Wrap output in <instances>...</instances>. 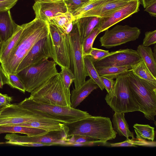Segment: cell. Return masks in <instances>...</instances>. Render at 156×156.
<instances>
[{"mask_svg": "<svg viewBox=\"0 0 156 156\" xmlns=\"http://www.w3.org/2000/svg\"><path fill=\"white\" fill-rule=\"evenodd\" d=\"M70 95V89L66 87L58 73L32 91L29 98L37 102L71 107Z\"/></svg>", "mask_w": 156, "mask_h": 156, "instance_id": "obj_5", "label": "cell"}, {"mask_svg": "<svg viewBox=\"0 0 156 156\" xmlns=\"http://www.w3.org/2000/svg\"><path fill=\"white\" fill-rule=\"evenodd\" d=\"M90 0H64L67 12L71 14Z\"/></svg>", "mask_w": 156, "mask_h": 156, "instance_id": "obj_37", "label": "cell"}, {"mask_svg": "<svg viewBox=\"0 0 156 156\" xmlns=\"http://www.w3.org/2000/svg\"><path fill=\"white\" fill-rule=\"evenodd\" d=\"M131 70L140 78L156 84V78L151 74L142 59L132 66Z\"/></svg>", "mask_w": 156, "mask_h": 156, "instance_id": "obj_28", "label": "cell"}, {"mask_svg": "<svg viewBox=\"0 0 156 156\" xmlns=\"http://www.w3.org/2000/svg\"><path fill=\"white\" fill-rule=\"evenodd\" d=\"M66 138L64 129L49 131L42 134L32 136H22L15 133H11L6 134L5 137L7 140L5 143L12 145L14 143L31 142L52 143L55 145L63 144Z\"/></svg>", "mask_w": 156, "mask_h": 156, "instance_id": "obj_14", "label": "cell"}, {"mask_svg": "<svg viewBox=\"0 0 156 156\" xmlns=\"http://www.w3.org/2000/svg\"><path fill=\"white\" fill-rule=\"evenodd\" d=\"M52 56L51 41L49 34L34 44L19 65L16 73L27 67L45 59L52 58Z\"/></svg>", "mask_w": 156, "mask_h": 156, "instance_id": "obj_13", "label": "cell"}, {"mask_svg": "<svg viewBox=\"0 0 156 156\" xmlns=\"http://www.w3.org/2000/svg\"><path fill=\"white\" fill-rule=\"evenodd\" d=\"M18 25L12 20L10 10L0 12V40L2 43L12 35Z\"/></svg>", "mask_w": 156, "mask_h": 156, "instance_id": "obj_19", "label": "cell"}, {"mask_svg": "<svg viewBox=\"0 0 156 156\" xmlns=\"http://www.w3.org/2000/svg\"><path fill=\"white\" fill-rule=\"evenodd\" d=\"M71 70L75 80V88L83 84L88 75L85 66L80 32L76 23L73 21V29L69 34Z\"/></svg>", "mask_w": 156, "mask_h": 156, "instance_id": "obj_8", "label": "cell"}, {"mask_svg": "<svg viewBox=\"0 0 156 156\" xmlns=\"http://www.w3.org/2000/svg\"><path fill=\"white\" fill-rule=\"evenodd\" d=\"M8 84V75L0 64V88H2L4 85Z\"/></svg>", "mask_w": 156, "mask_h": 156, "instance_id": "obj_43", "label": "cell"}, {"mask_svg": "<svg viewBox=\"0 0 156 156\" xmlns=\"http://www.w3.org/2000/svg\"><path fill=\"white\" fill-rule=\"evenodd\" d=\"M2 42L0 40V49L1 48V46H2Z\"/></svg>", "mask_w": 156, "mask_h": 156, "instance_id": "obj_49", "label": "cell"}, {"mask_svg": "<svg viewBox=\"0 0 156 156\" xmlns=\"http://www.w3.org/2000/svg\"><path fill=\"white\" fill-rule=\"evenodd\" d=\"M156 43V30L146 32L143 39L142 45L146 47L155 44Z\"/></svg>", "mask_w": 156, "mask_h": 156, "instance_id": "obj_39", "label": "cell"}, {"mask_svg": "<svg viewBox=\"0 0 156 156\" xmlns=\"http://www.w3.org/2000/svg\"><path fill=\"white\" fill-rule=\"evenodd\" d=\"M12 145L27 147H41L55 145L52 143H45L40 142L14 143Z\"/></svg>", "mask_w": 156, "mask_h": 156, "instance_id": "obj_42", "label": "cell"}, {"mask_svg": "<svg viewBox=\"0 0 156 156\" xmlns=\"http://www.w3.org/2000/svg\"><path fill=\"white\" fill-rule=\"evenodd\" d=\"M100 79L104 88L108 93H109L112 90L115 83V80L106 77L100 76Z\"/></svg>", "mask_w": 156, "mask_h": 156, "instance_id": "obj_40", "label": "cell"}, {"mask_svg": "<svg viewBox=\"0 0 156 156\" xmlns=\"http://www.w3.org/2000/svg\"><path fill=\"white\" fill-rule=\"evenodd\" d=\"M7 75L9 79L8 85L24 94L26 91L24 84L17 74L10 73Z\"/></svg>", "mask_w": 156, "mask_h": 156, "instance_id": "obj_35", "label": "cell"}, {"mask_svg": "<svg viewBox=\"0 0 156 156\" xmlns=\"http://www.w3.org/2000/svg\"><path fill=\"white\" fill-rule=\"evenodd\" d=\"M141 33L140 29L128 25H117L110 30H105L100 37L101 46L110 48L137 39Z\"/></svg>", "mask_w": 156, "mask_h": 156, "instance_id": "obj_10", "label": "cell"}, {"mask_svg": "<svg viewBox=\"0 0 156 156\" xmlns=\"http://www.w3.org/2000/svg\"><path fill=\"white\" fill-rule=\"evenodd\" d=\"M101 19L99 17L90 16L82 17L74 20L79 30L82 43L95 29L99 27Z\"/></svg>", "mask_w": 156, "mask_h": 156, "instance_id": "obj_20", "label": "cell"}, {"mask_svg": "<svg viewBox=\"0 0 156 156\" xmlns=\"http://www.w3.org/2000/svg\"><path fill=\"white\" fill-rule=\"evenodd\" d=\"M33 8L35 18L47 22L67 12L64 0H36Z\"/></svg>", "mask_w": 156, "mask_h": 156, "instance_id": "obj_15", "label": "cell"}, {"mask_svg": "<svg viewBox=\"0 0 156 156\" xmlns=\"http://www.w3.org/2000/svg\"><path fill=\"white\" fill-rule=\"evenodd\" d=\"M56 65L54 60L45 59L17 73L23 82L26 91L31 93L50 77L58 73Z\"/></svg>", "mask_w": 156, "mask_h": 156, "instance_id": "obj_7", "label": "cell"}, {"mask_svg": "<svg viewBox=\"0 0 156 156\" xmlns=\"http://www.w3.org/2000/svg\"><path fill=\"white\" fill-rule=\"evenodd\" d=\"M101 33L99 27L95 29L83 40L82 43L84 56L88 55L93 48V45L96 37Z\"/></svg>", "mask_w": 156, "mask_h": 156, "instance_id": "obj_34", "label": "cell"}, {"mask_svg": "<svg viewBox=\"0 0 156 156\" xmlns=\"http://www.w3.org/2000/svg\"><path fill=\"white\" fill-rule=\"evenodd\" d=\"M66 138L72 135L85 136L101 141L115 138L117 133L114 130L110 118L91 115L70 123H64Z\"/></svg>", "mask_w": 156, "mask_h": 156, "instance_id": "obj_2", "label": "cell"}, {"mask_svg": "<svg viewBox=\"0 0 156 156\" xmlns=\"http://www.w3.org/2000/svg\"><path fill=\"white\" fill-rule=\"evenodd\" d=\"M6 106H4L0 107V113L6 107Z\"/></svg>", "mask_w": 156, "mask_h": 156, "instance_id": "obj_47", "label": "cell"}, {"mask_svg": "<svg viewBox=\"0 0 156 156\" xmlns=\"http://www.w3.org/2000/svg\"><path fill=\"white\" fill-rule=\"evenodd\" d=\"M144 7L145 8L150 3L156 0H141Z\"/></svg>", "mask_w": 156, "mask_h": 156, "instance_id": "obj_46", "label": "cell"}, {"mask_svg": "<svg viewBox=\"0 0 156 156\" xmlns=\"http://www.w3.org/2000/svg\"><path fill=\"white\" fill-rule=\"evenodd\" d=\"M59 73L66 87L70 89L71 85L75 80L74 75L71 69L66 67H61Z\"/></svg>", "mask_w": 156, "mask_h": 156, "instance_id": "obj_36", "label": "cell"}, {"mask_svg": "<svg viewBox=\"0 0 156 156\" xmlns=\"http://www.w3.org/2000/svg\"><path fill=\"white\" fill-rule=\"evenodd\" d=\"M52 50V58L61 68L71 66L69 34L49 20L47 22Z\"/></svg>", "mask_w": 156, "mask_h": 156, "instance_id": "obj_9", "label": "cell"}, {"mask_svg": "<svg viewBox=\"0 0 156 156\" xmlns=\"http://www.w3.org/2000/svg\"><path fill=\"white\" fill-rule=\"evenodd\" d=\"M49 34L47 22L35 18L25 23L19 40L1 65L7 74H16L18 68L34 44Z\"/></svg>", "mask_w": 156, "mask_h": 156, "instance_id": "obj_1", "label": "cell"}, {"mask_svg": "<svg viewBox=\"0 0 156 156\" xmlns=\"http://www.w3.org/2000/svg\"><path fill=\"white\" fill-rule=\"evenodd\" d=\"M64 145L76 146H108V143L88 136L74 135L66 139Z\"/></svg>", "mask_w": 156, "mask_h": 156, "instance_id": "obj_22", "label": "cell"}, {"mask_svg": "<svg viewBox=\"0 0 156 156\" xmlns=\"http://www.w3.org/2000/svg\"><path fill=\"white\" fill-rule=\"evenodd\" d=\"M48 132L41 129L20 126H0V134L6 133H20L29 136L42 134Z\"/></svg>", "mask_w": 156, "mask_h": 156, "instance_id": "obj_25", "label": "cell"}, {"mask_svg": "<svg viewBox=\"0 0 156 156\" xmlns=\"http://www.w3.org/2000/svg\"><path fill=\"white\" fill-rule=\"evenodd\" d=\"M12 100V97L0 93V103L3 106H7L11 104V103Z\"/></svg>", "mask_w": 156, "mask_h": 156, "instance_id": "obj_45", "label": "cell"}, {"mask_svg": "<svg viewBox=\"0 0 156 156\" xmlns=\"http://www.w3.org/2000/svg\"><path fill=\"white\" fill-rule=\"evenodd\" d=\"M14 126H20L40 128L48 131L62 130L64 129L63 123L55 120L34 121L22 123Z\"/></svg>", "mask_w": 156, "mask_h": 156, "instance_id": "obj_26", "label": "cell"}, {"mask_svg": "<svg viewBox=\"0 0 156 156\" xmlns=\"http://www.w3.org/2000/svg\"><path fill=\"white\" fill-rule=\"evenodd\" d=\"M18 0H9L0 2V12L5 11L13 7Z\"/></svg>", "mask_w": 156, "mask_h": 156, "instance_id": "obj_41", "label": "cell"}, {"mask_svg": "<svg viewBox=\"0 0 156 156\" xmlns=\"http://www.w3.org/2000/svg\"><path fill=\"white\" fill-rule=\"evenodd\" d=\"M84 59L88 76L97 84L101 90H103L104 87L100 79V76L94 64L92 58L87 55L84 56Z\"/></svg>", "mask_w": 156, "mask_h": 156, "instance_id": "obj_29", "label": "cell"}, {"mask_svg": "<svg viewBox=\"0 0 156 156\" xmlns=\"http://www.w3.org/2000/svg\"><path fill=\"white\" fill-rule=\"evenodd\" d=\"M18 104L34 114L62 123L73 122L91 115L79 109L37 102L29 97Z\"/></svg>", "mask_w": 156, "mask_h": 156, "instance_id": "obj_4", "label": "cell"}, {"mask_svg": "<svg viewBox=\"0 0 156 156\" xmlns=\"http://www.w3.org/2000/svg\"><path fill=\"white\" fill-rule=\"evenodd\" d=\"M108 146L112 147H128L142 146L147 147H155V141H150L145 140L135 139L134 137L131 139H127L123 142L115 143H109Z\"/></svg>", "mask_w": 156, "mask_h": 156, "instance_id": "obj_31", "label": "cell"}, {"mask_svg": "<svg viewBox=\"0 0 156 156\" xmlns=\"http://www.w3.org/2000/svg\"><path fill=\"white\" fill-rule=\"evenodd\" d=\"M25 23L18 26L14 34L9 39L2 43L0 50V63H3L14 49L20 38Z\"/></svg>", "mask_w": 156, "mask_h": 156, "instance_id": "obj_21", "label": "cell"}, {"mask_svg": "<svg viewBox=\"0 0 156 156\" xmlns=\"http://www.w3.org/2000/svg\"><path fill=\"white\" fill-rule=\"evenodd\" d=\"M7 0H0V2L7 1Z\"/></svg>", "mask_w": 156, "mask_h": 156, "instance_id": "obj_50", "label": "cell"}, {"mask_svg": "<svg viewBox=\"0 0 156 156\" xmlns=\"http://www.w3.org/2000/svg\"><path fill=\"white\" fill-rule=\"evenodd\" d=\"M144 11L152 16L156 17V1L150 3L145 8Z\"/></svg>", "mask_w": 156, "mask_h": 156, "instance_id": "obj_44", "label": "cell"}, {"mask_svg": "<svg viewBox=\"0 0 156 156\" xmlns=\"http://www.w3.org/2000/svg\"><path fill=\"white\" fill-rule=\"evenodd\" d=\"M140 4V0H132L126 5L108 16L101 18L99 27L101 32L138 12Z\"/></svg>", "mask_w": 156, "mask_h": 156, "instance_id": "obj_16", "label": "cell"}, {"mask_svg": "<svg viewBox=\"0 0 156 156\" xmlns=\"http://www.w3.org/2000/svg\"><path fill=\"white\" fill-rule=\"evenodd\" d=\"M105 100L115 112L125 113L139 111L131 94L126 73L116 79L112 90L107 93Z\"/></svg>", "mask_w": 156, "mask_h": 156, "instance_id": "obj_6", "label": "cell"}, {"mask_svg": "<svg viewBox=\"0 0 156 156\" xmlns=\"http://www.w3.org/2000/svg\"><path fill=\"white\" fill-rule=\"evenodd\" d=\"M113 129L119 135L125 136L126 139L129 137L134 138L133 132H131L125 118L124 113L115 112L112 119Z\"/></svg>", "mask_w": 156, "mask_h": 156, "instance_id": "obj_24", "label": "cell"}, {"mask_svg": "<svg viewBox=\"0 0 156 156\" xmlns=\"http://www.w3.org/2000/svg\"><path fill=\"white\" fill-rule=\"evenodd\" d=\"M141 60L136 50L127 48L113 51L110 55L93 62L96 68L114 66L131 67Z\"/></svg>", "mask_w": 156, "mask_h": 156, "instance_id": "obj_12", "label": "cell"}, {"mask_svg": "<svg viewBox=\"0 0 156 156\" xmlns=\"http://www.w3.org/2000/svg\"><path fill=\"white\" fill-rule=\"evenodd\" d=\"M136 51L151 73L156 78V58L151 48L140 44Z\"/></svg>", "mask_w": 156, "mask_h": 156, "instance_id": "obj_23", "label": "cell"}, {"mask_svg": "<svg viewBox=\"0 0 156 156\" xmlns=\"http://www.w3.org/2000/svg\"><path fill=\"white\" fill-rule=\"evenodd\" d=\"M131 68L129 66H114L96 68L100 76L114 79L120 75L126 74Z\"/></svg>", "mask_w": 156, "mask_h": 156, "instance_id": "obj_27", "label": "cell"}, {"mask_svg": "<svg viewBox=\"0 0 156 156\" xmlns=\"http://www.w3.org/2000/svg\"><path fill=\"white\" fill-rule=\"evenodd\" d=\"M50 20L62 29L65 32L70 23L73 21L74 19L71 14L66 12L57 16Z\"/></svg>", "mask_w": 156, "mask_h": 156, "instance_id": "obj_32", "label": "cell"}, {"mask_svg": "<svg viewBox=\"0 0 156 156\" xmlns=\"http://www.w3.org/2000/svg\"><path fill=\"white\" fill-rule=\"evenodd\" d=\"M133 127L137 139L148 140L153 141L155 138L154 128L148 124H135Z\"/></svg>", "mask_w": 156, "mask_h": 156, "instance_id": "obj_30", "label": "cell"}, {"mask_svg": "<svg viewBox=\"0 0 156 156\" xmlns=\"http://www.w3.org/2000/svg\"><path fill=\"white\" fill-rule=\"evenodd\" d=\"M54 120L33 114L18 104H10L0 113V126H11L22 123Z\"/></svg>", "mask_w": 156, "mask_h": 156, "instance_id": "obj_11", "label": "cell"}, {"mask_svg": "<svg viewBox=\"0 0 156 156\" xmlns=\"http://www.w3.org/2000/svg\"><path fill=\"white\" fill-rule=\"evenodd\" d=\"M2 106H3L2 104L0 103V107Z\"/></svg>", "mask_w": 156, "mask_h": 156, "instance_id": "obj_51", "label": "cell"}, {"mask_svg": "<svg viewBox=\"0 0 156 156\" xmlns=\"http://www.w3.org/2000/svg\"><path fill=\"white\" fill-rule=\"evenodd\" d=\"M111 0H90L74 12L72 15L74 20L78 19L83 14Z\"/></svg>", "mask_w": 156, "mask_h": 156, "instance_id": "obj_33", "label": "cell"}, {"mask_svg": "<svg viewBox=\"0 0 156 156\" xmlns=\"http://www.w3.org/2000/svg\"><path fill=\"white\" fill-rule=\"evenodd\" d=\"M132 95L146 118L154 120L156 115V84L138 77L129 69L126 73Z\"/></svg>", "mask_w": 156, "mask_h": 156, "instance_id": "obj_3", "label": "cell"}, {"mask_svg": "<svg viewBox=\"0 0 156 156\" xmlns=\"http://www.w3.org/2000/svg\"><path fill=\"white\" fill-rule=\"evenodd\" d=\"M156 45H155V46H154V52H153V53H154V56L156 57Z\"/></svg>", "mask_w": 156, "mask_h": 156, "instance_id": "obj_48", "label": "cell"}, {"mask_svg": "<svg viewBox=\"0 0 156 156\" xmlns=\"http://www.w3.org/2000/svg\"><path fill=\"white\" fill-rule=\"evenodd\" d=\"M99 87L90 78L80 87L73 89L70 95L71 107L76 108L94 90Z\"/></svg>", "mask_w": 156, "mask_h": 156, "instance_id": "obj_18", "label": "cell"}, {"mask_svg": "<svg viewBox=\"0 0 156 156\" xmlns=\"http://www.w3.org/2000/svg\"><path fill=\"white\" fill-rule=\"evenodd\" d=\"M112 52L113 51L109 52L108 51L93 48L88 55L91 57L94 61L101 59Z\"/></svg>", "mask_w": 156, "mask_h": 156, "instance_id": "obj_38", "label": "cell"}, {"mask_svg": "<svg viewBox=\"0 0 156 156\" xmlns=\"http://www.w3.org/2000/svg\"><path fill=\"white\" fill-rule=\"evenodd\" d=\"M132 0H111L84 13L79 18L90 16L104 18L125 6Z\"/></svg>", "mask_w": 156, "mask_h": 156, "instance_id": "obj_17", "label": "cell"}]
</instances>
